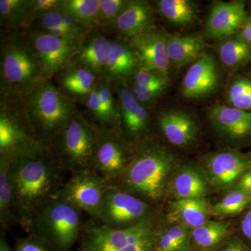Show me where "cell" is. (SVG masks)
Masks as SVG:
<instances>
[{
	"label": "cell",
	"mask_w": 251,
	"mask_h": 251,
	"mask_svg": "<svg viewBox=\"0 0 251 251\" xmlns=\"http://www.w3.org/2000/svg\"><path fill=\"white\" fill-rule=\"evenodd\" d=\"M221 251H251L249 248L239 239L230 241Z\"/></svg>",
	"instance_id": "45"
},
{
	"label": "cell",
	"mask_w": 251,
	"mask_h": 251,
	"mask_svg": "<svg viewBox=\"0 0 251 251\" xmlns=\"http://www.w3.org/2000/svg\"><path fill=\"white\" fill-rule=\"evenodd\" d=\"M100 9L97 29L111 36L117 18L125 8L127 0H99Z\"/></svg>",
	"instance_id": "36"
},
{
	"label": "cell",
	"mask_w": 251,
	"mask_h": 251,
	"mask_svg": "<svg viewBox=\"0 0 251 251\" xmlns=\"http://www.w3.org/2000/svg\"><path fill=\"white\" fill-rule=\"evenodd\" d=\"M49 247L35 234L19 239L16 244L15 251H49Z\"/></svg>",
	"instance_id": "42"
},
{
	"label": "cell",
	"mask_w": 251,
	"mask_h": 251,
	"mask_svg": "<svg viewBox=\"0 0 251 251\" xmlns=\"http://www.w3.org/2000/svg\"><path fill=\"white\" fill-rule=\"evenodd\" d=\"M167 51L170 62L175 67H181L203 55L206 41L202 35H171L167 34Z\"/></svg>",
	"instance_id": "25"
},
{
	"label": "cell",
	"mask_w": 251,
	"mask_h": 251,
	"mask_svg": "<svg viewBox=\"0 0 251 251\" xmlns=\"http://www.w3.org/2000/svg\"><path fill=\"white\" fill-rule=\"evenodd\" d=\"M209 186L199 170L185 167L175 175L173 181V194L176 199L205 198Z\"/></svg>",
	"instance_id": "27"
},
{
	"label": "cell",
	"mask_w": 251,
	"mask_h": 251,
	"mask_svg": "<svg viewBox=\"0 0 251 251\" xmlns=\"http://www.w3.org/2000/svg\"><path fill=\"white\" fill-rule=\"evenodd\" d=\"M92 29L76 22L59 9L36 18L27 29L58 37L82 41Z\"/></svg>",
	"instance_id": "23"
},
{
	"label": "cell",
	"mask_w": 251,
	"mask_h": 251,
	"mask_svg": "<svg viewBox=\"0 0 251 251\" xmlns=\"http://www.w3.org/2000/svg\"><path fill=\"white\" fill-rule=\"evenodd\" d=\"M153 27L154 11L151 4L143 0H127L111 36L130 42Z\"/></svg>",
	"instance_id": "18"
},
{
	"label": "cell",
	"mask_w": 251,
	"mask_h": 251,
	"mask_svg": "<svg viewBox=\"0 0 251 251\" xmlns=\"http://www.w3.org/2000/svg\"><path fill=\"white\" fill-rule=\"evenodd\" d=\"M169 78L168 76L158 74V73L150 72L140 69L131 78L126 82V83L133 84L143 87H168Z\"/></svg>",
	"instance_id": "39"
},
{
	"label": "cell",
	"mask_w": 251,
	"mask_h": 251,
	"mask_svg": "<svg viewBox=\"0 0 251 251\" xmlns=\"http://www.w3.org/2000/svg\"><path fill=\"white\" fill-rule=\"evenodd\" d=\"M249 203H251V196L243 191L233 190L211 206L210 214L219 217L235 215L242 212Z\"/></svg>",
	"instance_id": "34"
},
{
	"label": "cell",
	"mask_w": 251,
	"mask_h": 251,
	"mask_svg": "<svg viewBox=\"0 0 251 251\" xmlns=\"http://www.w3.org/2000/svg\"><path fill=\"white\" fill-rule=\"evenodd\" d=\"M227 99L233 108L239 110H251V80L238 78L229 86Z\"/></svg>",
	"instance_id": "38"
},
{
	"label": "cell",
	"mask_w": 251,
	"mask_h": 251,
	"mask_svg": "<svg viewBox=\"0 0 251 251\" xmlns=\"http://www.w3.org/2000/svg\"><path fill=\"white\" fill-rule=\"evenodd\" d=\"M111 83L120 109L119 131L128 143L137 147L150 138V112L137 100L125 82L117 81Z\"/></svg>",
	"instance_id": "13"
},
{
	"label": "cell",
	"mask_w": 251,
	"mask_h": 251,
	"mask_svg": "<svg viewBox=\"0 0 251 251\" xmlns=\"http://www.w3.org/2000/svg\"><path fill=\"white\" fill-rule=\"evenodd\" d=\"M66 173L48 148L9 161L18 224L26 232H31L36 211L65 183Z\"/></svg>",
	"instance_id": "1"
},
{
	"label": "cell",
	"mask_w": 251,
	"mask_h": 251,
	"mask_svg": "<svg viewBox=\"0 0 251 251\" xmlns=\"http://www.w3.org/2000/svg\"><path fill=\"white\" fill-rule=\"evenodd\" d=\"M219 83V72L212 55L203 54L190 67L182 81L181 94L187 99H199L214 92Z\"/></svg>",
	"instance_id": "19"
},
{
	"label": "cell",
	"mask_w": 251,
	"mask_h": 251,
	"mask_svg": "<svg viewBox=\"0 0 251 251\" xmlns=\"http://www.w3.org/2000/svg\"><path fill=\"white\" fill-rule=\"evenodd\" d=\"M250 2H251V1H250Z\"/></svg>",
	"instance_id": "49"
},
{
	"label": "cell",
	"mask_w": 251,
	"mask_h": 251,
	"mask_svg": "<svg viewBox=\"0 0 251 251\" xmlns=\"http://www.w3.org/2000/svg\"><path fill=\"white\" fill-rule=\"evenodd\" d=\"M111 36L101 29H91L81 43L80 50L73 59L90 69L100 78L106 71Z\"/></svg>",
	"instance_id": "21"
},
{
	"label": "cell",
	"mask_w": 251,
	"mask_h": 251,
	"mask_svg": "<svg viewBox=\"0 0 251 251\" xmlns=\"http://www.w3.org/2000/svg\"><path fill=\"white\" fill-rule=\"evenodd\" d=\"M0 251H15L10 247L9 243L6 241V237L2 232L0 236Z\"/></svg>",
	"instance_id": "47"
},
{
	"label": "cell",
	"mask_w": 251,
	"mask_h": 251,
	"mask_svg": "<svg viewBox=\"0 0 251 251\" xmlns=\"http://www.w3.org/2000/svg\"></svg>",
	"instance_id": "50"
},
{
	"label": "cell",
	"mask_w": 251,
	"mask_h": 251,
	"mask_svg": "<svg viewBox=\"0 0 251 251\" xmlns=\"http://www.w3.org/2000/svg\"><path fill=\"white\" fill-rule=\"evenodd\" d=\"M23 30L37 55L44 80H52L80 50L82 41L58 37L30 29Z\"/></svg>",
	"instance_id": "12"
},
{
	"label": "cell",
	"mask_w": 251,
	"mask_h": 251,
	"mask_svg": "<svg viewBox=\"0 0 251 251\" xmlns=\"http://www.w3.org/2000/svg\"><path fill=\"white\" fill-rule=\"evenodd\" d=\"M45 148L22 98L0 97V157L12 161Z\"/></svg>",
	"instance_id": "7"
},
{
	"label": "cell",
	"mask_w": 251,
	"mask_h": 251,
	"mask_svg": "<svg viewBox=\"0 0 251 251\" xmlns=\"http://www.w3.org/2000/svg\"><path fill=\"white\" fill-rule=\"evenodd\" d=\"M175 159L166 148L151 138L135 147L133 159L121 176L109 185L146 201L160 202L165 191Z\"/></svg>",
	"instance_id": "2"
},
{
	"label": "cell",
	"mask_w": 251,
	"mask_h": 251,
	"mask_svg": "<svg viewBox=\"0 0 251 251\" xmlns=\"http://www.w3.org/2000/svg\"><path fill=\"white\" fill-rule=\"evenodd\" d=\"M209 118L221 134L232 140L251 137V112L232 106L214 105L209 110Z\"/></svg>",
	"instance_id": "22"
},
{
	"label": "cell",
	"mask_w": 251,
	"mask_h": 251,
	"mask_svg": "<svg viewBox=\"0 0 251 251\" xmlns=\"http://www.w3.org/2000/svg\"><path fill=\"white\" fill-rule=\"evenodd\" d=\"M158 233L154 216L122 229L94 220L84 224L77 251H156Z\"/></svg>",
	"instance_id": "5"
},
{
	"label": "cell",
	"mask_w": 251,
	"mask_h": 251,
	"mask_svg": "<svg viewBox=\"0 0 251 251\" xmlns=\"http://www.w3.org/2000/svg\"><path fill=\"white\" fill-rule=\"evenodd\" d=\"M97 90L104 108L108 114L114 130L120 133V109L118 100L111 82L101 78L97 85Z\"/></svg>",
	"instance_id": "35"
},
{
	"label": "cell",
	"mask_w": 251,
	"mask_h": 251,
	"mask_svg": "<svg viewBox=\"0 0 251 251\" xmlns=\"http://www.w3.org/2000/svg\"><path fill=\"white\" fill-rule=\"evenodd\" d=\"M208 179L215 187L227 188L251 168V159L236 151L211 153L204 160Z\"/></svg>",
	"instance_id": "14"
},
{
	"label": "cell",
	"mask_w": 251,
	"mask_h": 251,
	"mask_svg": "<svg viewBox=\"0 0 251 251\" xmlns=\"http://www.w3.org/2000/svg\"><path fill=\"white\" fill-rule=\"evenodd\" d=\"M81 105H83L84 108H85V111L82 112L87 118L90 119L91 121L93 122L96 125L103 127V128L114 130L108 114L105 111L100 97H99L97 87H96L95 90L91 93L90 95Z\"/></svg>",
	"instance_id": "37"
},
{
	"label": "cell",
	"mask_w": 251,
	"mask_h": 251,
	"mask_svg": "<svg viewBox=\"0 0 251 251\" xmlns=\"http://www.w3.org/2000/svg\"><path fill=\"white\" fill-rule=\"evenodd\" d=\"M156 4L165 19L177 25H187L197 18V6L188 0H158Z\"/></svg>",
	"instance_id": "31"
},
{
	"label": "cell",
	"mask_w": 251,
	"mask_h": 251,
	"mask_svg": "<svg viewBox=\"0 0 251 251\" xmlns=\"http://www.w3.org/2000/svg\"><path fill=\"white\" fill-rule=\"evenodd\" d=\"M44 81L23 29L0 31V97H22Z\"/></svg>",
	"instance_id": "3"
},
{
	"label": "cell",
	"mask_w": 251,
	"mask_h": 251,
	"mask_svg": "<svg viewBox=\"0 0 251 251\" xmlns=\"http://www.w3.org/2000/svg\"><path fill=\"white\" fill-rule=\"evenodd\" d=\"M21 98L36 133L46 148L80 110L52 80L42 81Z\"/></svg>",
	"instance_id": "4"
},
{
	"label": "cell",
	"mask_w": 251,
	"mask_h": 251,
	"mask_svg": "<svg viewBox=\"0 0 251 251\" xmlns=\"http://www.w3.org/2000/svg\"><path fill=\"white\" fill-rule=\"evenodd\" d=\"M249 17L244 1H221L211 7L206 21V34L212 39H226L237 34Z\"/></svg>",
	"instance_id": "17"
},
{
	"label": "cell",
	"mask_w": 251,
	"mask_h": 251,
	"mask_svg": "<svg viewBox=\"0 0 251 251\" xmlns=\"http://www.w3.org/2000/svg\"><path fill=\"white\" fill-rule=\"evenodd\" d=\"M166 36L164 31L153 27L130 41L139 59L140 69L168 76L171 62Z\"/></svg>",
	"instance_id": "15"
},
{
	"label": "cell",
	"mask_w": 251,
	"mask_h": 251,
	"mask_svg": "<svg viewBox=\"0 0 251 251\" xmlns=\"http://www.w3.org/2000/svg\"><path fill=\"white\" fill-rule=\"evenodd\" d=\"M170 207V217L193 229L206 224L210 214L211 207L205 198L176 199L171 202Z\"/></svg>",
	"instance_id": "26"
},
{
	"label": "cell",
	"mask_w": 251,
	"mask_h": 251,
	"mask_svg": "<svg viewBox=\"0 0 251 251\" xmlns=\"http://www.w3.org/2000/svg\"><path fill=\"white\" fill-rule=\"evenodd\" d=\"M140 69L139 59L129 41L112 37L104 79L126 82Z\"/></svg>",
	"instance_id": "20"
},
{
	"label": "cell",
	"mask_w": 251,
	"mask_h": 251,
	"mask_svg": "<svg viewBox=\"0 0 251 251\" xmlns=\"http://www.w3.org/2000/svg\"><path fill=\"white\" fill-rule=\"evenodd\" d=\"M108 187L105 180L93 168L72 173L54 198L67 201L99 221L104 195Z\"/></svg>",
	"instance_id": "10"
},
{
	"label": "cell",
	"mask_w": 251,
	"mask_h": 251,
	"mask_svg": "<svg viewBox=\"0 0 251 251\" xmlns=\"http://www.w3.org/2000/svg\"><path fill=\"white\" fill-rule=\"evenodd\" d=\"M96 141L95 124L79 110L48 148L66 171L74 173L92 168Z\"/></svg>",
	"instance_id": "8"
},
{
	"label": "cell",
	"mask_w": 251,
	"mask_h": 251,
	"mask_svg": "<svg viewBox=\"0 0 251 251\" xmlns=\"http://www.w3.org/2000/svg\"><path fill=\"white\" fill-rule=\"evenodd\" d=\"M166 232L175 241L181 251H187L190 247V234L187 227L176 224L166 229Z\"/></svg>",
	"instance_id": "41"
},
{
	"label": "cell",
	"mask_w": 251,
	"mask_h": 251,
	"mask_svg": "<svg viewBox=\"0 0 251 251\" xmlns=\"http://www.w3.org/2000/svg\"><path fill=\"white\" fill-rule=\"evenodd\" d=\"M18 224L14 191L9 175V161L0 157V225L8 229Z\"/></svg>",
	"instance_id": "28"
},
{
	"label": "cell",
	"mask_w": 251,
	"mask_h": 251,
	"mask_svg": "<svg viewBox=\"0 0 251 251\" xmlns=\"http://www.w3.org/2000/svg\"><path fill=\"white\" fill-rule=\"evenodd\" d=\"M33 0H0L1 29H25Z\"/></svg>",
	"instance_id": "29"
},
{
	"label": "cell",
	"mask_w": 251,
	"mask_h": 251,
	"mask_svg": "<svg viewBox=\"0 0 251 251\" xmlns=\"http://www.w3.org/2000/svg\"><path fill=\"white\" fill-rule=\"evenodd\" d=\"M100 79L88 68L72 60L52 80L68 99L81 105L95 90Z\"/></svg>",
	"instance_id": "16"
},
{
	"label": "cell",
	"mask_w": 251,
	"mask_h": 251,
	"mask_svg": "<svg viewBox=\"0 0 251 251\" xmlns=\"http://www.w3.org/2000/svg\"><path fill=\"white\" fill-rule=\"evenodd\" d=\"M158 125L162 134L175 146H188L193 143L197 136L196 122L186 112H161L158 114Z\"/></svg>",
	"instance_id": "24"
},
{
	"label": "cell",
	"mask_w": 251,
	"mask_h": 251,
	"mask_svg": "<svg viewBox=\"0 0 251 251\" xmlns=\"http://www.w3.org/2000/svg\"><path fill=\"white\" fill-rule=\"evenodd\" d=\"M82 212L67 201L52 198L36 211L30 233L54 251H69L82 234Z\"/></svg>",
	"instance_id": "6"
},
{
	"label": "cell",
	"mask_w": 251,
	"mask_h": 251,
	"mask_svg": "<svg viewBox=\"0 0 251 251\" xmlns=\"http://www.w3.org/2000/svg\"><path fill=\"white\" fill-rule=\"evenodd\" d=\"M229 227L221 221H207L206 224L192 229L191 236L196 245L202 249H211L227 237Z\"/></svg>",
	"instance_id": "33"
},
{
	"label": "cell",
	"mask_w": 251,
	"mask_h": 251,
	"mask_svg": "<svg viewBox=\"0 0 251 251\" xmlns=\"http://www.w3.org/2000/svg\"><path fill=\"white\" fill-rule=\"evenodd\" d=\"M153 216L150 203L120 188L108 186L99 221L111 228L122 229Z\"/></svg>",
	"instance_id": "11"
},
{
	"label": "cell",
	"mask_w": 251,
	"mask_h": 251,
	"mask_svg": "<svg viewBox=\"0 0 251 251\" xmlns=\"http://www.w3.org/2000/svg\"><path fill=\"white\" fill-rule=\"evenodd\" d=\"M249 23H250L251 27V15L250 16V17H249Z\"/></svg>",
	"instance_id": "48"
},
{
	"label": "cell",
	"mask_w": 251,
	"mask_h": 251,
	"mask_svg": "<svg viewBox=\"0 0 251 251\" xmlns=\"http://www.w3.org/2000/svg\"><path fill=\"white\" fill-rule=\"evenodd\" d=\"M95 126L97 141L92 168L109 186L121 176L130 164L135 155V147L118 132L96 124Z\"/></svg>",
	"instance_id": "9"
},
{
	"label": "cell",
	"mask_w": 251,
	"mask_h": 251,
	"mask_svg": "<svg viewBox=\"0 0 251 251\" xmlns=\"http://www.w3.org/2000/svg\"><path fill=\"white\" fill-rule=\"evenodd\" d=\"M241 229L243 234L251 241V209L243 218L241 223Z\"/></svg>",
	"instance_id": "46"
},
{
	"label": "cell",
	"mask_w": 251,
	"mask_h": 251,
	"mask_svg": "<svg viewBox=\"0 0 251 251\" xmlns=\"http://www.w3.org/2000/svg\"><path fill=\"white\" fill-rule=\"evenodd\" d=\"M62 1V0H33L25 29L29 27L31 23L36 18L48 13L61 9Z\"/></svg>",
	"instance_id": "40"
},
{
	"label": "cell",
	"mask_w": 251,
	"mask_h": 251,
	"mask_svg": "<svg viewBox=\"0 0 251 251\" xmlns=\"http://www.w3.org/2000/svg\"><path fill=\"white\" fill-rule=\"evenodd\" d=\"M220 59L231 70L244 67L251 61V47L237 36L223 39L218 47Z\"/></svg>",
	"instance_id": "30"
},
{
	"label": "cell",
	"mask_w": 251,
	"mask_h": 251,
	"mask_svg": "<svg viewBox=\"0 0 251 251\" xmlns=\"http://www.w3.org/2000/svg\"><path fill=\"white\" fill-rule=\"evenodd\" d=\"M156 251H181L175 241L166 230L158 233L156 242Z\"/></svg>",
	"instance_id": "43"
},
{
	"label": "cell",
	"mask_w": 251,
	"mask_h": 251,
	"mask_svg": "<svg viewBox=\"0 0 251 251\" xmlns=\"http://www.w3.org/2000/svg\"><path fill=\"white\" fill-rule=\"evenodd\" d=\"M100 9L99 0H62L61 10L74 21L97 28Z\"/></svg>",
	"instance_id": "32"
},
{
	"label": "cell",
	"mask_w": 251,
	"mask_h": 251,
	"mask_svg": "<svg viewBox=\"0 0 251 251\" xmlns=\"http://www.w3.org/2000/svg\"><path fill=\"white\" fill-rule=\"evenodd\" d=\"M233 190L243 191L251 196V168L239 178L234 184Z\"/></svg>",
	"instance_id": "44"
}]
</instances>
